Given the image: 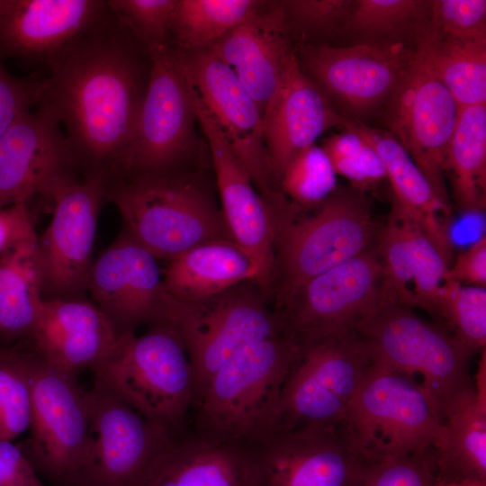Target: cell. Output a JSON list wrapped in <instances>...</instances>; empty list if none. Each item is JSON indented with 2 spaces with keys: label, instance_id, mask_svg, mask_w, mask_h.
<instances>
[{
  "label": "cell",
  "instance_id": "obj_1",
  "mask_svg": "<svg viewBox=\"0 0 486 486\" xmlns=\"http://www.w3.org/2000/svg\"><path fill=\"white\" fill-rule=\"evenodd\" d=\"M139 41L110 10L70 44L41 79L38 104L58 120L86 172H109L130 141L151 63Z\"/></svg>",
  "mask_w": 486,
  "mask_h": 486
},
{
  "label": "cell",
  "instance_id": "obj_2",
  "mask_svg": "<svg viewBox=\"0 0 486 486\" xmlns=\"http://www.w3.org/2000/svg\"><path fill=\"white\" fill-rule=\"evenodd\" d=\"M267 209L275 257L272 303L278 311L310 280L365 251L374 233L368 197L352 186L337 187L310 214L287 197Z\"/></svg>",
  "mask_w": 486,
  "mask_h": 486
},
{
  "label": "cell",
  "instance_id": "obj_3",
  "mask_svg": "<svg viewBox=\"0 0 486 486\" xmlns=\"http://www.w3.org/2000/svg\"><path fill=\"white\" fill-rule=\"evenodd\" d=\"M290 333L253 343L220 365L194 405L196 435L250 446L274 432L285 378L300 353Z\"/></svg>",
  "mask_w": 486,
  "mask_h": 486
},
{
  "label": "cell",
  "instance_id": "obj_4",
  "mask_svg": "<svg viewBox=\"0 0 486 486\" xmlns=\"http://www.w3.org/2000/svg\"><path fill=\"white\" fill-rule=\"evenodd\" d=\"M106 198L118 209L124 231L157 259L169 261L205 242L232 240L201 172L111 180Z\"/></svg>",
  "mask_w": 486,
  "mask_h": 486
},
{
  "label": "cell",
  "instance_id": "obj_5",
  "mask_svg": "<svg viewBox=\"0 0 486 486\" xmlns=\"http://www.w3.org/2000/svg\"><path fill=\"white\" fill-rule=\"evenodd\" d=\"M375 361L414 381L441 424L476 393L472 354L445 326L428 322L410 308L382 301L356 328Z\"/></svg>",
  "mask_w": 486,
  "mask_h": 486
},
{
  "label": "cell",
  "instance_id": "obj_6",
  "mask_svg": "<svg viewBox=\"0 0 486 486\" xmlns=\"http://www.w3.org/2000/svg\"><path fill=\"white\" fill-rule=\"evenodd\" d=\"M94 379L148 420L175 435L194 401L192 366L175 327L167 320L141 336L121 333Z\"/></svg>",
  "mask_w": 486,
  "mask_h": 486
},
{
  "label": "cell",
  "instance_id": "obj_7",
  "mask_svg": "<svg viewBox=\"0 0 486 486\" xmlns=\"http://www.w3.org/2000/svg\"><path fill=\"white\" fill-rule=\"evenodd\" d=\"M166 319L188 356L194 401L210 378L246 346L288 333L284 316L255 281H245L202 301L184 302L166 292Z\"/></svg>",
  "mask_w": 486,
  "mask_h": 486
},
{
  "label": "cell",
  "instance_id": "obj_8",
  "mask_svg": "<svg viewBox=\"0 0 486 486\" xmlns=\"http://www.w3.org/2000/svg\"><path fill=\"white\" fill-rule=\"evenodd\" d=\"M337 431L360 459L374 462L436 449L443 424L414 381L375 361Z\"/></svg>",
  "mask_w": 486,
  "mask_h": 486
},
{
  "label": "cell",
  "instance_id": "obj_9",
  "mask_svg": "<svg viewBox=\"0 0 486 486\" xmlns=\"http://www.w3.org/2000/svg\"><path fill=\"white\" fill-rule=\"evenodd\" d=\"M284 382L274 432L337 430L375 356L357 333L300 343Z\"/></svg>",
  "mask_w": 486,
  "mask_h": 486
},
{
  "label": "cell",
  "instance_id": "obj_10",
  "mask_svg": "<svg viewBox=\"0 0 486 486\" xmlns=\"http://www.w3.org/2000/svg\"><path fill=\"white\" fill-rule=\"evenodd\" d=\"M32 415L25 455L36 472L60 486H82L94 451L87 392L25 349Z\"/></svg>",
  "mask_w": 486,
  "mask_h": 486
},
{
  "label": "cell",
  "instance_id": "obj_11",
  "mask_svg": "<svg viewBox=\"0 0 486 486\" xmlns=\"http://www.w3.org/2000/svg\"><path fill=\"white\" fill-rule=\"evenodd\" d=\"M148 50L151 68L136 128L108 181L178 172L194 145L196 115L175 50L169 43H158Z\"/></svg>",
  "mask_w": 486,
  "mask_h": 486
},
{
  "label": "cell",
  "instance_id": "obj_12",
  "mask_svg": "<svg viewBox=\"0 0 486 486\" xmlns=\"http://www.w3.org/2000/svg\"><path fill=\"white\" fill-rule=\"evenodd\" d=\"M108 179L102 173L72 174L57 179L46 195L53 201L51 220L38 247L44 299H82L87 292L98 216Z\"/></svg>",
  "mask_w": 486,
  "mask_h": 486
},
{
  "label": "cell",
  "instance_id": "obj_13",
  "mask_svg": "<svg viewBox=\"0 0 486 486\" xmlns=\"http://www.w3.org/2000/svg\"><path fill=\"white\" fill-rule=\"evenodd\" d=\"M384 121L437 196L451 207L445 176L446 153L459 106L419 56L412 57L388 99Z\"/></svg>",
  "mask_w": 486,
  "mask_h": 486
},
{
  "label": "cell",
  "instance_id": "obj_14",
  "mask_svg": "<svg viewBox=\"0 0 486 486\" xmlns=\"http://www.w3.org/2000/svg\"><path fill=\"white\" fill-rule=\"evenodd\" d=\"M382 265L365 250L306 283L280 311L300 343L356 333L382 302Z\"/></svg>",
  "mask_w": 486,
  "mask_h": 486
},
{
  "label": "cell",
  "instance_id": "obj_15",
  "mask_svg": "<svg viewBox=\"0 0 486 486\" xmlns=\"http://www.w3.org/2000/svg\"><path fill=\"white\" fill-rule=\"evenodd\" d=\"M189 85L213 116L266 202L282 195L271 184L261 112L235 72L207 48L175 49Z\"/></svg>",
  "mask_w": 486,
  "mask_h": 486
},
{
  "label": "cell",
  "instance_id": "obj_16",
  "mask_svg": "<svg viewBox=\"0 0 486 486\" xmlns=\"http://www.w3.org/2000/svg\"><path fill=\"white\" fill-rule=\"evenodd\" d=\"M87 395L94 443L82 486H144L176 435L142 417L97 379Z\"/></svg>",
  "mask_w": 486,
  "mask_h": 486
},
{
  "label": "cell",
  "instance_id": "obj_17",
  "mask_svg": "<svg viewBox=\"0 0 486 486\" xmlns=\"http://www.w3.org/2000/svg\"><path fill=\"white\" fill-rule=\"evenodd\" d=\"M412 54L400 41L349 47L310 44L302 48L298 62L327 96L358 119L387 103Z\"/></svg>",
  "mask_w": 486,
  "mask_h": 486
},
{
  "label": "cell",
  "instance_id": "obj_18",
  "mask_svg": "<svg viewBox=\"0 0 486 486\" xmlns=\"http://www.w3.org/2000/svg\"><path fill=\"white\" fill-rule=\"evenodd\" d=\"M190 91L196 120L209 144L228 231L231 239L255 259L258 266L256 284L272 302L275 257L266 202L191 86Z\"/></svg>",
  "mask_w": 486,
  "mask_h": 486
},
{
  "label": "cell",
  "instance_id": "obj_19",
  "mask_svg": "<svg viewBox=\"0 0 486 486\" xmlns=\"http://www.w3.org/2000/svg\"><path fill=\"white\" fill-rule=\"evenodd\" d=\"M157 260L123 230L92 265L87 292L121 333L166 320Z\"/></svg>",
  "mask_w": 486,
  "mask_h": 486
},
{
  "label": "cell",
  "instance_id": "obj_20",
  "mask_svg": "<svg viewBox=\"0 0 486 486\" xmlns=\"http://www.w3.org/2000/svg\"><path fill=\"white\" fill-rule=\"evenodd\" d=\"M76 166L55 116L40 104L22 112L0 138V210L46 195Z\"/></svg>",
  "mask_w": 486,
  "mask_h": 486
},
{
  "label": "cell",
  "instance_id": "obj_21",
  "mask_svg": "<svg viewBox=\"0 0 486 486\" xmlns=\"http://www.w3.org/2000/svg\"><path fill=\"white\" fill-rule=\"evenodd\" d=\"M249 448L254 486H354L361 464L337 430L277 431Z\"/></svg>",
  "mask_w": 486,
  "mask_h": 486
},
{
  "label": "cell",
  "instance_id": "obj_22",
  "mask_svg": "<svg viewBox=\"0 0 486 486\" xmlns=\"http://www.w3.org/2000/svg\"><path fill=\"white\" fill-rule=\"evenodd\" d=\"M108 12L106 0H12L0 15V58L48 69Z\"/></svg>",
  "mask_w": 486,
  "mask_h": 486
},
{
  "label": "cell",
  "instance_id": "obj_23",
  "mask_svg": "<svg viewBox=\"0 0 486 486\" xmlns=\"http://www.w3.org/2000/svg\"><path fill=\"white\" fill-rule=\"evenodd\" d=\"M344 113L302 70L294 53L263 113V130L273 188L279 190L291 160L329 129L342 127Z\"/></svg>",
  "mask_w": 486,
  "mask_h": 486
},
{
  "label": "cell",
  "instance_id": "obj_24",
  "mask_svg": "<svg viewBox=\"0 0 486 486\" xmlns=\"http://www.w3.org/2000/svg\"><path fill=\"white\" fill-rule=\"evenodd\" d=\"M121 332L93 302L82 299H44L29 338L32 352L73 377L92 372L114 350Z\"/></svg>",
  "mask_w": 486,
  "mask_h": 486
},
{
  "label": "cell",
  "instance_id": "obj_25",
  "mask_svg": "<svg viewBox=\"0 0 486 486\" xmlns=\"http://www.w3.org/2000/svg\"><path fill=\"white\" fill-rule=\"evenodd\" d=\"M280 2H264L208 47L226 63L256 103L262 117L293 53Z\"/></svg>",
  "mask_w": 486,
  "mask_h": 486
},
{
  "label": "cell",
  "instance_id": "obj_26",
  "mask_svg": "<svg viewBox=\"0 0 486 486\" xmlns=\"http://www.w3.org/2000/svg\"><path fill=\"white\" fill-rule=\"evenodd\" d=\"M382 301L437 316V300L448 265L422 230L395 206L379 239Z\"/></svg>",
  "mask_w": 486,
  "mask_h": 486
},
{
  "label": "cell",
  "instance_id": "obj_27",
  "mask_svg": "<svg viewBox=\"0 0 486 486\" xmlns=\"http://www.w3.org/2000/svg\"><path fill=\"white\" fill-rule=\"evenodd\" d=\"M342 128L356 132L374 148L392 186V205L422 230L450 267L454 248L449 231L451 207L437 196L409 153L388 130L370 127L346 113Z\"/></svg>",
  "mask_w": 486,
  "mask_h": 486
},
{
  "label": "cell",
  "instance_id": "obj_28",
  "mask_svg": "<svg viewBox=\"0 0 486 486\" xmlns=\"http://www.w3.org/2000/svg\"><path fill=\"white\" fill-rule=\"evenodd\" d=\"M144 486H254L249 446L196 434L176 436L154 462Z\"/></svg>",
  "mask_w": 486,
  "mask_h": 486
},
{
  "label": "cell",
  "instance_id": "obj_29",
  "mask_svg": "<svg viewBox=\"0 0 486 486\" xmlns=\"http://www.w3.org/2000/svg\"><path fill=\"white\" fill-rule=\"evenodd\" d=\"M162 273L164 290L174 299L194 302L211 298L235 284L255 281V259L230 239L195 246L167 261Z\"/></svg>",
  "mask_w": 486,
  "mask_h": 486
},
{
  "label": "cell",
  "instance_id": "obj_30",
  "mask_svg": "<svg viewBox=\"0 0 486 486\" xmlns=\"http://www.w3.org/2000/svg\"><path fill=\"white\" fill-rule=\"evenodd\" d=\"M43 301V269L33 231L0 256V338L29 339Z\"/></svg>",
  "mask_w": 486,
  "mask_h": 486
},
{
  "label": "cell",
  "instance_id": "obj_31",
  "mask_svg": "<svg viewBox=\"0 0 486 486\" xmlns=\"http://www.w3.org/2000/svg\"><path fill=\"white\" fill-rule=\"evenodd\" d=\"M473 398L443 423L436 452V479L486 482V360L482 353Z\"/></svg>",
  "mask_w": 486,
  "mask_h": 486
},
{
  "label": "cell",
  "instance_id": "obj_32",
  "mask_svg": "<svg viewBox=\"0 0 486 486\" xmlns=\"http://www.w3.org/2000/svg\"><path fill=\"white\" fill-rule=\"evenodd\" d=\"M428 18L414 34V51L459 107L486 104V39L439 37L429 27Z\"/></svg>",
  "mask_w": 486,
  "mask_h": 486
},
{
  "label": "cell",
  "instance_id": "obj_33",
  "mask_svg": "<svg viewBox=\"0 0 486 486\" xmlns=\"http://www.w3.org/2000/svg\"><path fill=\"white\" fill-rule=\"evenodd\" d=\"M446 164L458 208L482 212L486 202V104L459 107Z\"/></svg>",
  "mask_w": 486,
  "mask_h": 486
},
{
  "label": "cell",
  "instance_id": "obj_34",
  "mask_svg": "<svg viewBox=\"0 0 486 486\" xmlns=\"http://www.w3.org/2000/svg\"><path fill=\"white\" fill-rule=\"evenodd\" d=\"M261 3L256 0H176L169 34L175 38L178 50L206 48L241 22Z\"/></svg>",
  "mask_w": 486,
  "mask_h": 486
},
{
  "label": "cell",
  "instance_id": "obj_35",
  "mask_svg": "<svg viewBox=\"0 0 486 486\" xmlns=\"http://www.w3.org/2000/svg\"><path fill=\"white\" fill-rule=\"evenodd\" d=\"M430 1L355 0L343 31L368 36L413 35L428 18Z\"/></svg>",
  "mask_w": 486,
  "mask_h": 486
},
{
  "label": "cell",
  "instance_id": "obj_36",
  "mask_svg": "<svg viewBox=\"0 0 486 486\" xmlns=\"http://www.w3.org/2000/svg\"><path fill=\"white\" fill-rule=\"evenodd\" d=\"M437 316L448 330L472 353L486 345V289L462 285L447 278L440 289Z\"/></svg>",
  "mask_w": 486,
  "mask_h": 486
},
{
  "label": "cell",
  "instance_id": "obj_37",
  "mask_svg": "<svg viewBox=\"0 0 486 486\" xmlns=\"http://www.w3.org/2000/svg\"><path fill=\"white\" fill-rule=\"evenodd\" d=\"M32 415L31 382L25 349H0V438L12 441L29 428Z\"/></svg>",
  "mask_w": 486,
  "mask_h": 486
},
{
  "label": "cell",
  "instance_id": "obj_38",
  "mask_svg": "<svg viewBox=\"0 0 486 486\" xmlns=\"http://www.w3.org/2000/svg\"><path fill=\"white\" fill-rule=\"evenodd\" d=\"M336 173L321 146L313 144L299 152L286 166L279 187L294 204L310 209L322 202L337 188Z\"/></svg>",
  "mask_w": 486,
  "mask_h": 486
},
{
  "label": "cell",
  "instance_id": "obj_39",
  "mask_svg": "<svg viewBox=\"0 0 486 486\" xmlns=\"http://www.w3.org/2000/svg\"><path fill=\"white\" fill-rule=\"evenodd\" d=\"M322 148L336 174L363 192L375 188L385 178L382 163L374 148L356 132L343 131L325 139Z\"/></svg>",
  "mask_w": 486,
  "mask_h": 486
},
{
  "label": "cell",
  "instance_id": "obj_40",
  "mask_svg": "<svg viewBox=\"0 0 486 486\" xmlns=\"http://www.w3.org/2000/svg\"><path fill=\"white\" fill-rule=\"evenodd\" d=\"M435 459V449L382 461L361 459L354 486H432Z\"/></svg>",
  "mask_w": 486,
  "mask_h": 486
},
{
  "label": "cell",
  "instance_id": "obj_41",
  "mask_svg": "<svg viewBox=\"0 0 486 486\" xmlns=\"http://www.w3.org/2000/svg\"><path fill=\"white\" fill-rule=\"evenodd\" d=\"M120 22L143 45L168 43L169 24L176 0H106Z\"/></svg>",
  "mask_w": 486,
  "mask_h": 486
},
{
  "label": "cell",
  "instance_id": "obj_42",
  "mask_svg": "<svg viewBox=\"0 0 486 486\" xmlns=\"http://www.w3.org/2000/svg\"><path fill=\"white\" fill-rule=\"evenodd\" d=\"M428 23L432 31L442 38L486 39V1H430Z\"/></svg>",
  "mask_w": 486,
  "mask_h": 486
},
{
  "label": "cell",
  "instance_id": "obj_43",
  "mask_svg": "<svg viewBox=\"0 0 486 486\" xmlns=\"http://www.w3.org/2000/svg\"><path fill=\"white\" fill-rule=\"evenodd\" d=\"M289 27L308 32L330 33L343 30L355 0L279 1Z\"/></svg>",
  "mask_w": 486,
  "mask_h": 486
},
{
  "label": "cell",
  "instance_id": "obj_44",
  "mask_svg": "<svg viewBox=\"0 0 486 486\" xmlns=\"http://www.w3.org/2000/svg\"><path fill=\"white\" fill-rule=\"evenodd\" d=\"M41 79L11 75L0 58V138L24 112L38 105Z\"/></svg>",
  "mask_w": 486,
  "mask_h": 486
},
{
  "label": "cell",
  "instance_id": "obj_45",
  "mask_svg": "<svg viewBox=\"0 0 486 486\" xmlns=\"http://www.w3.org/2000/svg\"><path fill=\"white\" fill-rule=\"evenodd\" d=\"M0 486H43L24 452L1 438Z\"/></svg>",
  "mask_w": 486,
  "mask_h": 486
},
{
  "label": "cell",
  "instance_id": "obj_46",
  "mask_svg": "<svg viewBox=\"0 0 486 486\" xmlns=\"http://www.w3.org/2000/svg\"><path fill=\"white\" fill-rule=\"evenodd\" d=\"M447 278L465 285L486 288L485 236L457 256L448 269Z\"/></svg>",
  "mask_w": 486,
  "mask_h": 486
},
{
  "label": "cell",
  "instance_id": "obj_47",
  "mask_svg": "<svg viewBox=\"0 0 486 486\" xmlns=\"http://www.w3.org/2000/svg\"><path fill=\"white\" fill-rule=\"evenodd\" d=\"M34 231L28 204L0 210V256L14 242Z\"/></svg>",
  "mask_w": 486,
  "mask_h": 486
},
{
  "label": "cell",
  "instance_id": "obj_48",
  "mask_svg": "<svg viewBox=\"0 0 486 486\" xmlns=\"http://www.w3.org/2000/svg\"><path fill=\"white\" fill-rule=\"evenodd\" d=\"M432 486H486V482L476 480L444 481L436 477Z\"/></svg>",
  "mask_w": 486,
  "mask_h": 486
},
{
  "label": "cell",
  "instance_id": "obj_49",
  "mask_svg": "<svg viewBox=\"0 0 486 486\" xmlns=\"http://www.w3.org/2000/svg\"><path fill=\"white\" fill-rule=\"evenodd\" d=\"M12 0H0V15L10 6Z\"/></svg>",
  "mask_w": 486,
  "mask_h": 486
},
{
  "label": "cell",
  "instance_id": "obj_50",
  "mask_svg": "<svg viewBox=\"0 0 486 486\" xmlns=\"http://www.w3.org/2000/svg\"><path fill=\"white\" fill-rule=\"evenodd\" d=\"M3 348V346H0V349Z\"/></svg>",
  "mask_w": 486,
  "mask_h": 486
}]
</instances>
